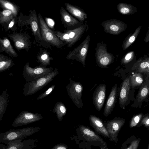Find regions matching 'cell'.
I'll list each match as a JSON object with an SVG mask.
<instances>
[{"mask_svg": "<svg viewBox=\"0 0 149 149\" xmlns=\"http://www.w3.org/2000/svg\"><path fill=\"white\" fill-rule=\"evenodd\" d=\"M38 17L41 37L39 46L46 49L52 47L61 48L66 45L58 38L53 31L47 26L40 13H38Z\"/></svg>", "mask_w": 149, "mask_h": 149, "instance_id": "1", "label": "cell"}, {"mask_svg": "<svg viewBox=\"0 0 149 149\" xmlns=\"http://www.w3.org/2000/svg\"><path fill=\"white\" fill-rule=\"evenodd\" d=\"M88 28L87 21H86L82 25L74 29H66L63 32L58 30L53 31L58 38L67 45L68 48H70L81 39Z\"/></svg>", "mask_w": 149, "mask_h": 149, "instance_id": "2", "label": "cell"}, {"mask_svg": "<svg viewBox=\"0 0 149 149\" xmlns=\"http://www.w3.org/2000/svg\"><path fill=\"white\" fill-rule=\"evenodd\" d=\"M59 73L56 68L52 72L37 79L26 82L23 88V94L25 96L32 95L40 91L47 85Z\"/></svg>", "mask_w": 149, "mask_h": 149, "instance_id": "3", "label": "cell"}, {"mask_svg": "<svg viewBox=\"0 0 149 149\" xmlns=\"http://www.w3.org/2000/svg\"><path fill=\"white\" fill-rule=\"evenodd\" d=\"M40 128L28 127L18 129L8 130L5 132H0V143L6 144L11 141L24 138L32 135L38 131Z\"/></svg>", "mask_w": 149, "mask_h": 149, "instance_id": "4", "label": "cell"}, {"mask_svg": "<svg viewBox=\"0 0 149 149\" xmlns=\"http://www.w3.org/2000/svg\"><path fill=\"white\" fill-rule=\"evenodd\" d=\"M29 16L23 15L22 14L19 17L18 23L20 25L24 26L30 25L33 34L35 37V42L39 46L41 40L39 23L36 10H30Z\"/></svg>", "mask_w": 149, "mask_h": 149, "instance_id": "5", "label": "cell"}, {"mask_svg": "<svg viewBox=\"0 0 149 149\" xmlns=\"http://www.w3.org/2000/svg\"><path fill=\"white\" fill-rule=\"evenodd\" d=\"M90 39V35H88L78 46L68 53L66 56V59L68 60H75L81 63L84 67Z\"/></svg>", "mask_w": 149, "mask_h": 149, "instance_id": "6", "label": "cell"}, {"mask_svg": "<svg viewBox=\"0 0 149 149\" xmlns=\"http://www.w3.org/2000/svg\"><path fill=\"white\" fill-rule=\"evenodd\" d=\"M95 50L96 61L100 67L107 68L108 65L114 61L113 55L108 52L107 45L103 42H99L97 44Z\"/></svg>", "mask_w": 149, "mask_h": 149, "instance_id": "7", "label": "cell"}, {"mask_svg": "<svg viewBox=\"0 0 149 149\" xmlns=\"http://www.w3.org/2000/svg\"><path fill=\"white\" fill-rule=\"evenodd\" d=\"M53 70V67L46 68L40 66L32 68L29 66V62L24 65L22 75L26 82L35 80L44 76Z\"/></svg>", "mask_w": 149, "mask_h": 149, "instance_id": "8", "label": "cell"}, {"mask_svg": "<svg viewBox=\"0 0 149 149\" xmlns=\"http://www.w3.org/2000/svg\"><path fill=\"white\" fill-rule=\"evenodd\" d=\"M69 83L66 86L68 95L75 105L79 108H83L81 99L82 92L84 89L82 84L69 78Z\"/></svg>", "mask_w": 149, "mask_h": 149, "instance_id": "9", "label": "cell"}, {"mask_svg": "<svg viewBox=\"0 0 149 149\" xmlns=\"http://www.w3.org/2000/svg\"><path fill=\"white\" fill-rule=\"evenodd\" d=\"M42 118V115L37 113H34L23 111L16 118L12 125L13 127H17L38 121Z\"/></svg>", "mask_w": 149, "mask_h": 149, "instance_id": "10", "label": "cell"}, {"mask_svg": "<svg viewBox=\"0 0 149 149\" xmlns=\"http://www.w3.org/2000/svg\"><path fill=\"white\" fill-rule=\"evenodd\" d=\"M100 25L103 27L105 32L114 35L119 34L127 28L126 24L115 19L106 20L102 22Z\"/></svg>", "mask_w": 149, "mask_h": 149, "instance_id": "11", "label": "cell"}, {"mask_svg": "<svg viewBox=\"0 0 149 149\" xmlns=\"http://www.w3.org/2000/svg\"><path fill=\"white\" fill-rule=\"evenodd\" d=\"M13 41L18 50L25 49L28 51L32 45L31 37L26 33H15L8 35Z\"/></svg>", "mask_w": 149, "mask_h": 149, "instance_id": "12", "label": "cell"}, {"mask_svg": "<svg viewBox=\"0 0 149 149\" xmlns=\"http://www.w3.org/2000/svg\"><path fill=\"white\" fill-rule=\"evenodd\" d=\"M59 13L61 22L66 29H74L84 24L70 15L63 7H61Z\"/></svg>", "mask_w": 149, "mask_h": 149, "instance_id": "13", "label": "cell"}, {"mask_svg": "<svg viewBox=\"0 0 149 149\" xmlns=\"http://www.w3.org/2000/svg\"><path fill=\"white\" fill-rule=\"evenodd\" d=\"M106 86L102 84L95 89L93 96V103L98 111H100L104 104L106 96Z\"/></svg>", "mask_w": 149, "mask_h": 149, "instance_id": "14", "label": "cell"}, {"mask_svg": "<svg viewBox=\"0 0 149 149\" xmlns=\"http://www.w3.org/2000/svg\"><path fill=\"white\" fill-rule=\"evenodd\" d=\"M65 10L72 15L81 22L87 17V15L80 7L73 5L68 3H64Z\"/></svg>", "mask_w": 149, "mask_h": 149, "instance_id": "15", "label": "cell"}, {"mask_svg": "<svg viewBox=\"0 0 149 149\" xmlns=\"http://www.w3.org/2000/svg\"><path fill=\"white\" fill-rule=\"evenodd\" d=\"M117 87L116 84L112 87L104 107V114L108 116L112 112L115 106L117 97Z\"/></svg>", "mask_w": 149, "mask_h": 149, "instance_id": "16", "label": "cell"}, {"mask_svg": "<svg viewBox=\"0 0 149 149\" xmlns=\"http://www.w3.org/2000/svg\"><path fill=\"white\" fill-rule=\"evenodd\" d=\"M22 139H18L11 141L5 145L0 144V149H30V142L29 140L22 141Z\"/></svg>", "mask_w": 149, "mask_h": 149, "instance_id": "17", "label": "cell"}, {"mask_svg": "<svg viewBox=\"0 0 149 149\" xmlns=\"http://www.w3.org/2000/svg\"><path fill=\"white\" fill-rule=\"evenodd\" d=\"M130 76L126 79L123 82L119 98L120 107L123 109L128 99L130 87Z\"/></svg>", "mask_w": 149, "mask_h": 149, "instance_id": "18", "label": "cell"}, {"mask_svg": "<svg viewBox=\"0 0 149 149\" xmlns=\"http://www.w3.org/2000/svg\"><path fill=\"white\" fill-rule=\"evenodd\" d=\"M50 55L49 52L45 49L40 48L36 56L38 62L40 64L39 66L46 67L49 65L51 61L54 59Z\"/></svg>", "mask_w": 149, "mask_h": 149, "instance_id": "19", "label": "cell"}, {"mask_svg": "<svg viewBox=\"0 0 149 149\" xmlns=\"http://www.w3.org/2000/svg\"><path fill=\"white\" fill-rule=\"evenodd\" d=\"M132 69L133 70H136V72L148 73L149 72V57L146 56H145L143 58H139L137 61L134 64Z\"/></svg>", "mask_w": 149, "mask_h": 149, "instance_id": "20", "label": "cell"}, {"mask_svg": "<svg viewBox=\"0 0 149 149\" xmlns=\"http://www.w3.org/2000/svg\"><path fill=\"white\" fill-rule=\"evenodd\" d=\"M0 49L2 52H5L11 56L16 57L17 56L10 41L6 37H4L3 39L0 38Z\"/></svg>", "mask_w": 149, "mask_h": 149, "instance_id": "21", "label": "cell"}, {"mask_svg": "<svg viewBox=\"0 0 149 149\" xmlns=\"http://www.w3.org/2000/svg\"><path fill=\"white\" fill-rule=\"evenodd\" d=\"M118 12L124 15L133 14L137 12V9L132 5L120 3L117 6Z\"/></svg>", "mask_w": 149, "mask_h": 149, "instance_id": "22", "label": "cell"}, {"mask_svg": "<svg viewBox=\"0 0 149 149\" xmlns=\"http://www.w3.org/2000/svg\"><path fill=\"white\" fill-rule=\"evenodd\" d=\"M149 79L146 81L145 82L143 83L141 86L137 94L135 100L136 102H140L148 96L149 93Z\"/></svg>", "mask_w": 149, "mask_h": 149, "instance_id": "23", "label": "cell"}, {"mask_svg": "<svg viewBox=\"0 0 149 149\" xmlns=\"http://www.w3.org/2000/svg\"><path fill=\"white\" fill-rule=\"evenodd\" d=\"M141 27V26H139L132 34V33H130L126 38L122 45L123 50L127 49L135 41L140 32Z\"/></svg>", "mask_w": 149, "mask_h": 149, "instance_id": "24", "label": "cell"}, {"mask_svg": "<svg viewBox=\"0 0 149 149\" xmlns=\"http://www.w3.org/2000/svg\"><path fill=\"white\" fill-rule=\"evenodd\" d=\"M9 95L7 90H4L0 95V123L6 109Z\"/></svg>", "mask_w": 149, "mask_h": 149, "instance_id": "25", "label": "cell"}, {"mask_svg": "<svg viewBox=\"0 0 149 149\" xmlns=\"http://www.w3.org/2000/svg\"><path fill=\"white\" fill-rule=\"evenodd\" d=\"M52 112L56 113L58 120L61 121L63 116L66 114L67 108L63 102L61 101L58 102L55 104Z\"/></svg>", "mask_w": 149, "mask_h": 149, "instance_id": "26", "label": "cell"}, {"mask_svg": "<svg viewBox=\"0 0 149 149\" xmlns=\"http://www.w3.org/2000/svg\"><path fill=\"white\" fill-rule=\"evenodd\" d=\"M13 65V61L10 58L0 55V73L9 69Z\"/></svg>", "mask_w": 149, "mask_h": 149, "instance_id": "27", "label": "cell"}, {"mask_svg": "<svg viewBox=\"0 0 149 149\" xmlns=\"http://www.w3.org/2000/svg\"><path fill=\"white\" fill-rule=\"evenodd\" d=\"M130 83L133 87L139 86L143 82V77L141 73L136 72L130 76Z\"/></svg>", "mask_w": 149, "mask_h": 149, "instance_id": "28", "label": "cell"}, {"mask_svg": "<svg viewBox=\"0 0 149 149\" xmlns=\"http://www.w3.org/2000/svg\"><path fill=\"white\" fill-rule=\"evenodd\" d=\"M14 17L12 12L8 10H4L0 11V23H8Z\"/></svg>", "mask_w": 149, "mask_h": 149, "instance_id": "29", "label": "cell"}, {"mask_svg": "<svg viewBox=\"0 0 149 149\" xmlns=\"http://www.w3.org/2000/svg\"><path fill=\"white\" fill-rule=\"evenodd\" d=\"M0 4L6 10L11 11L14 16L15 17L17 14L18 8L11 3L6 0H0Z\"/></svg>", "mask_w": 149, "mask_h": 149, "instance_id": "30", "label": "cell"}, {"mask_svg": "<svg viewBox=\"0 0 149 149\" xmlns=\"http://www.w3.org/2000/svg\"><path fill=\"white\" fill-rule=\"evenodd\" d=\"M134 53L133 51L127 53L122 58L121 62L123 64H127L131 61L133 58Z\"/></svg>", "mask_w": 149, "mask_h": 149, "instance_id": "31", "label": "cell"}, {"mask_svg": "<svg viewBox=\"0 0 149 149\" xmlns=\"http://www.w3.org/2000/svg\"><path fill=\"white\" fill-rule=\"evenodd\" d=\"M55 87V85H53L51 86L44 93L39 95L36 98V100H38L42 99L47 96L54 90Z\"/></svg>", "mask_w": 149, "mask_h": 149, "instance_id": "32", "label": "cell"}, {"mask_svg": "<svg viewBox=\"0 0 149 149\" xmlns=\"http://www.w3.org/2000/svg\"><path fill=\"white\" fill-rule=\"evenodd\" d=\"M80 129L84 135L93 136L95 135L94 133L93 132L86 128H85L83 126H81Z\"/></svg>", "mask_w": 149, "mask_h": 149, "instance_id": "33", "label": "cell"}, {"mask_svg": "<svg viewBox=\"0 0 149 149\" xmlns=\"http://www.w3.org/2000/svg\"><path fill=\"white\" fill-rule=\"evenodd\" d=\"M47 26L53 31H54V26L55 25V22L52 19L45 17L44 19Z\"/></svg>", "mask_w": 149, "mask_h": 149, "instance_id": "34", "label": "cell"}, {"mask_svg": "<svg viewBox=\"0 0 149 149\" xmlns=\"http://www.w3.org/2000/svg\"><path fill=\"white\" fill-rule=\"evenodd\" d=\"M142 116L143 115L142 114H139L135 116L132 118L131 124L132 125L138 123Z\"/></svg>", "mask_w": 149, "mask_h": 149, "instance_id": "35", "label": "cell"}, {"mask_svg": "<svg viewBox=\"0 0 149 149\" xmlns=\"http://www.w3.org/2000/svg\"><path fill=\"white\" fill-rule=\"evenodd\" d=\"M52 149H70L68 148L65 145L59 144L54 146Z\"/></svg>", "mask_w": 149, "mask_h": 149, "instance_id": "36", "label": "cell"}, {"mask_svg": "<svg viewBox=\"0 0 149 149\" xmlns=\"http://www.w3.org/2000/svg\"><path fill=\"white\" fill-rule=\"evenodd\" d=\"M149 27L148 26V30L147 33L144 39L145 42H148L149 41Z\"/></svg>", "mask_w": 149, "mask_h": 149, "instance_id": "37", "label": "cell"}, {"mask_svg": "<svg viewBox=\"0 0 149 149\" xmlns=\"http://www.w3.org/2000/svg\"><path fill=\"white\" fill-rule=\"evenodd\" d=\"M14 21H15V19H14V18H13L12 19V20L10 22L9 24V25H8V27L9 28H12L14 24Z\"/></svg>", "mask_w": 149, "mask_h": 149, "instance_id": "38", "label": "cell"}, {"mask_svg": "<svg viewBox=\"0 0 149 149\" xmlns=\"http://www.w3.org/2000/svg\"><path fill=\"white\" fill-rule=\"evenodd\" d=\"M149 119H148L147 121H146V124L147 125H149Z\"/></svg>", "mask_w": 149, "mask_h": 149, "instance_id": "39", "label": "cell"}, {"mask_svg": "<svg viewBox=\"0 0 149 149\" xmlns=\"http://www.w3.org/2000/svg\"><path fill=\"white\" fill-rule=\"evenodd\" d=\"M129 149V148H128V149Z\"/></svg>", "mask_w": 149, "mask_h": 149, "instance_id": "40", "label": "cell"}]
</instances>
